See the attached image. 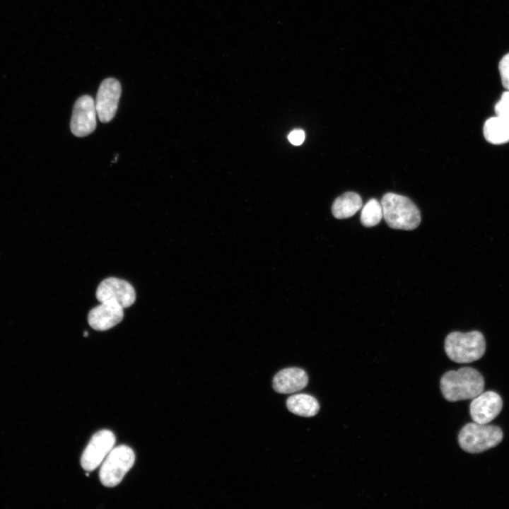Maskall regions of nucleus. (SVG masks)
I'll list each match as a JSON object with an SVG mask.
<instances>
[{
  "mask_svg": "<svg viewBox=\"0 0 509 509\" xmlns=\"http://www.w3.org/2000/svg\"><path fill=\"white\" fill-rule=\"evenodd\" d=\"M440 387L444 398L449 402L472 399L483 392L484 379L476 369L463 367L444 373Z\"/></svg>",
  "mask_w": 509,
  "mask_h": 509,
  "instance_id": "nucleus-1",
  "label": "nucleus"
},
{
  "mask_svg": "<svg viewBox=\"0 0 509 509\" xmlns=\"http://www.w3.org/2000/svg\"><path fill=\"white\" fill-rule=\"evenodd\" d=\"M380 204L383 218L390 228L411 230L420 225V211L409 198L388 192L382 197Z\"/></svg>",
  "mask_w": 509,
  "mask_h": 509,
  "instance_id": "nucleus-2",
  "label": "nucleus"
},
{
  "mask_svg": "<svg viewBox=\"0 0 509 509\" xmlns=\"http://www.w3.org/2000/svg\"><path fill=\"white\" fill-rule=\"evenodd\" d=\"M444 349L450 360L458 363H471L484 354L485 338L479 331L452 332L446 337Z\"/></svg>",
  "mask_w": 509,
  "mask_h": 509,
  "instance_id": "nucleus-3",
  "label": "nucleus"
},
{
  "mask_svg": "<svg viewBox=\"0 0 509 509\" xmlns=\"http://www.w3.org/2000/svg\"><path fill=\"white\" fill-rule=\"evenodd\" d=\"M503 440L501 429L496 426L469 423L458 435L459 445L469 453H479L498 445Z\"/></svg>",
  "mask_w": 509,
  "mask_h": 509,
  "instance_id": "nucleus-4",
  "label": "nucleus"
},
{
  "mask_svg": "<svg viewBox=\"0 0 509 509\" xmlns=\"http://www.w3.org/2000/svg\"><path fill=\"white\" fill-rule=\"evenodd\" d=\"M134 461V452L129 446L122 445L113 447L102 462L99 472L100 482L107 487L118 485Z\"/></svg>",
  "mask_w": 509,
  "mask_h": 509,
  "instance_id": "nucleus-5",
  "label": "nucleus"
},
{
  "mask_svg": "<svg viewBox=\"0 0 509 509\" xmlns=\"http://www.w3.org/2000/svg\"><path fill=\"white\" fill-rule=\"evenodd\" d=\"M116 438L109 430H101L95 433L85 448L81 464L88 472L98 467L114 447Z\"/></svg>",
  "mask_w": 509,
  "mask_h": 509,
  "instance_id": "nucleus-6",
  "label": "nucleus"
},
{
  "mask_svg": "<svg viewBox=\"0 0 509 509\" xmlns=\"http://www.w3.org/2000/svg\"><path fill=\"white\" fill-rule=\"evenodd\" d=\"M96 107L93 98L88 95L77 99L70 122L72 134L83 137L91 134L96 127Z\"/></svg>",
  "mask_w": 509,
  "mask_h": 509,
  "instance_id": "nucleus-7",
  "label": "nucleus"
},
{
  "mask_svg": "<svg viewBox=\"0 0 509 509\" xmlns=\"http://www.w3.org/2000/svg\"><path fill=\"white\" fill-rule=\"evenodd\" d=\"M96 298L100 303L112 302L126 308L134 303L136 293L129 282L110 277L99 284L96 291Z\"/></svg>",
  "mask_w": 509,
  "mask_h": 509,
  "instance_id": "nucleus-8",
  "label": "nucleus"
},
{
  "mask_svg": "<svg viewBox=\"0 0 509 509\" xmlns=\"http://www.w3.org/2000/svg\"><path fill=\"white\" fill-rule=\"evenodd\" d=\"M121 93V85L117 79L108 78L102 81L95 103L100 122L107 123L113 119L117 110Z\"/></svg>",
  "mask_w": 509,
  "mask_h": 509,
  "instance_id": "nucleus-9",
  "label": "nucleus"
},
{
  "mask_svg": "<svg viewBox=\"0 0 509 509\" xmlns=\"http://www.w3.org/2000/svg\"><path fill=\"white\" fill-rule=\"evenodd\" d=\"M472 399L469 406L470 416L478 423H490L499 414L503 407L501 397L493 391L481 392Z\"/></svg>",
  "mask_w": 509,
  "mask_h": 509,
  "instance_id": "nucleus-10",
  "label": "nucleus"
},
{
  "mask_svg": "<svg viewBox=\"0 0 509 509\" xmlns=\"http://www.w3.org/2000/svg\"><path fill=\"white\" fill-rule=\"evenodd\" d=\"M124 317V308L112 302H101L88 313L89 325L98 331L107 330L119 324Z\"/></svg>",
  "mask_w": 509,
  "mask_h": 509,
  "instance_id": "nucleus-11",
  "label": "nucleus"
},
{
  "mask_svg": "<svg viewBox=\"0 0 509 509\" xmlns=\"http://www.w3.org/2000/svg\"><path fill=\"white\" fill-rule=\"evenodd\" d=\"M308 376L303 369L287 368L279 371L273 379V387L278 393L290 394L304 389Z\"/></svg>",
  "mask_w": 509,
  "mask_h": 509,
  "instance_id": "nucleus-12",
  "label": "nucleus"
},
{
  "mask_svg": "<svg viewBox=\"0 0 509 509\" xmlns=\"http://www.w3.org/2000/svg\"><path fill=\"white\" fill-rule=\"evenodd\" d=\"M361 196L353 192H347L337 197L332 206L333 216L338 219L353 216L362 207Z\"/></svg>",
  "mask_w": 509,
  "mask_h": 509,
  "instance_id": "nucleus-13",
  "label": "nucleus"
},
{
  "mask_svg": "<svg viewBox=\"0 0 509 509\" xmlns=\"http://www.w3.org/2000/svg\"><path fill=\"white\" fill-rule=\"evenodd\" d=\"M484 136L487 141L499 145L509 141V122L496 116L488 119L483 127Z\"/></svg>",
  "mask_w": 509,
  "mask_h": 509,
  "instance_id": "nucleus-14",
  "label": "nucleus"
},
{
  "mask_svg": "<svg viewBox=\"0 0 509 509\" xmlns=\"http://www.w3.org/2000/svg\"><path fill=\"white\" fill-rule=\"evenodd\" d=\"M286 406L291 412L304 417L314 416L320 409L317 400L307 394H297L291 396L286 401Z\"/></svg>",
  "mask_w": 509,
  "mask_h": 509,
  "instance_id": "nucleus-15",
  "label": "nucleus"
},
{
  "mask_svg": "<svg viewBox=\"0 0 509 509\" xmlns=\"http://www.w3.org/2000/svg\"><path fill=\"white\" fill-rule=\"evenodd\" d=\"M383 217L381 204L376 199H370L363 207L361 223L365 227L378 225Z\"/></svg>",
  "mask_w": 509,
  "mask_h": 509,
  "instance_id": "nucleus-16",
  "label": "nucleus"
},
{
  "mask_svg": "<svg viewBox=\"0 0 509 509\" xmlns=\"http://www.w3.org/2000/svg\"><path fill=\"white\" fill-rule=\"evenodd\" d=\"M496 116L509 122V90L505 91L495 105Z\"/></svg>",
  "mask_w": 509,
  "mask_h": 509,
  "instance_id": "nucleus-17",
  "label": "nucleus"
},
{
  "mask_svg": "<svg viewBox=\"0 0 509 509\" xmlns=\"http://www.w3.org/2000/svg\"><path fill=\"white\" fill-rule=\"evenodd\" d=\"M498 68L502 84L507 90H509V53L501 59Z\"/></svg>",
  "mask_w": 509,
  "mask_h": 509,
  "instance_id": "nucleus-18",
  "label": "nucleus"
},
{
  "mask_svg": "<svg viewBox=\"0 0 509 509\" xmlns=\"http://www.w3.org/2000/svg\"><path fill=\"white\" fill-rule=\"evenodd\" d=\"M305 134L302 129H294L288 135V141L295 146L300 145L305 140Z\"/></svg>",
  "mask_w": 509,
  "mask_h": 509,
  "instance_id": "nucleus-19",
  "label": "nucleus"
},
{
  "mask_svg": "<svg viewBox=\"0 0 509 509\" xmlns=\"http://www.w3.org/2000/svg\"><path fill=\"white\" fill-rule=\"evenodd\" d=\"M87 335H88V332H84V337H86Z\"/></svg>",
  "mask_w": 509,
  "mask_h": 509,
  "instance_id": "nucleus-20",
  "label": "nucleus"
}]
</instances>
